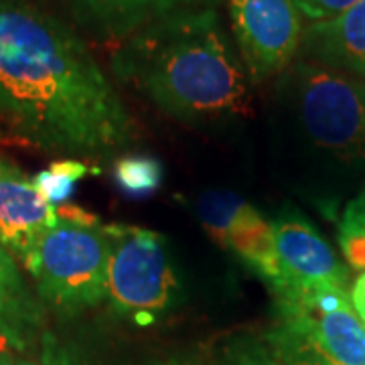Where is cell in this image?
I'll use <instances>...</instances> for the list:
<instances>
[{"label": "cell", "instance_id": "obj_1", "mask_svg": "<svg viewBox=\"0 0 365 365\" xmlns=\"http://www.w3.org/2000/svg\"><path fill=\"white\" fill-rule=\"evenodd\" d=\"M0 116L55 153L110 155L132 138L130 114L86 43L23 0H0Z\"/></svg>", "mask_w": 365, "mask_h": 365}, {"label": "cell", "instance_id": "obj_2", "mask_svg": "<svg viewBox=\"0 0 365 365\" xmlns=\"http://www.w3.org/2000/svg\"><path fill=\"white\" fill-rule=\"evenodd\" d=\"M118 78L165 114L205 124L240 116L250 104L246 67L215 9L160 19L122 41Z\"/></svg>", "mask_w": 365, "mask_h": 365}, {"label": "cell", "instance_id": "obj_3", "mask_svg": "<svg viewBox=\"0 0 365 365\" xmlns=\"http://www.w3.org/2000/svg\"><path fill=\"white\" fill-rule=\"evenodd\" d=\"M274 292L268 345L276 365H365V325L347 288Z\"/></svg>", "mask_w": 365, "mask_h": 365}, {"label": "cell", "instance_id": "obj_4", "mask_svg": "<svg viewBox=\"0 0 365 365\" xmlns=\"http://www.w3.org/2000/svg\"><path fill=\"white\" fill-rule=\"evenodd\" d=\"M57 215V223L31 250L25 268L43 302L76 313L106 300L112 240L108 225L83 209L63 203Z\"/></svg>", "mask_w": 365, "mask_h": 365}, {"label": "cell", "instance_id": "obj_5", "mask_svg": "<svg viewBox=\"0 0 365 365\" xmlns=\"http://www.w3.org/2000/svg\"><path fill=\"white\" fill-rule=\"evenodd\" d=\"M302 130L331 157L365 160V81L299 57L280 76Z\"/></svg>", "mask_w": 365, "mask_h": 365}, {"label": "cell", "instance_id": "obj_6", "mask_svg": "<svg viewBox=\"0 0 365 365\" xmlns=\"http://www.w3.org/2000/svg\"><path fill=\"white\" fill-rule=\"evenodd\" d=\"M112 240L108 264L110 309L140 325L157 321L181 292L163 235L132 225H108Z\"/></svg>", "mask_w": 365, "mask_h": 365}, {"label": "cell", "instance_id": "obj_7", "mask_svg": "<svg viewBox=\"0 0 365 365\" xmlns=\"http://www.w3.org/2000/svg\"><path fill=\"white\" fill-rule=\"evenodd\" d=\"M240 59L258 83L280 78L299 59L307 21L294 0H225Z\"/></svg>", "mask_w": 365, "mask_h": 365}, {"label": "cell", "instance_id": "obj_8", "mask_svg": "<svg viewBox=\"0 0 365 365\" xmlns=\"http://www.w3.org/2000/svg\"><path fill=\"white\" fill-rule=\"evenodd\" d=\"M274 250L272 290L284 288H347L349 274L335 250L313 223L297 211H282L270 222Z\"/></svg>", "mask_w": 365, "mask_h": 365}, {"label": "cell", "instance_id": "obj_9", "mask_svg": "<svg viewBox=\"0 0 365 365\" xmlns=\"http://www.w3.org/2000/svg\"><path fill=\"white\" fill-rule=\"evenodd\" d=\"M195 209L209 235L222 248L234 252L262 280L268 282L272 278V230L258 209L252 207L244 197L217 189L199 197Z\"/></svg>", "mask_w": 365, "mask_h": 365}, {"label": "cell", "instance_id": "obj_10", "mask_svg": "<svg viewBox=\"0 0 365 365\" xmlns=\"http://www.w3.org/2000/svg\"><path fill=\"white\" fill-rule=\"evenodd\" d=\"M59 220L31 177L0 157V244L25 264L45 230Z\"/></svg>", "mask_w": 365, "mask_h": 365}, {"label": "cell", "instance_id": "obj_11", "mask_svg": "<svg viewBox=\"0 0 365 365\" xmlns=\"http://www.w3.org/2000/svg\"><path fill=\"white\" fill-rule=\"evenodd\" d=\"M300 57L365 81V0L304 29Z\"/></svg>", "mask_w": 365, "mask_h": 365}, {"label": "cell", "instance_id": "obj_12", "mask_svg": "<svg viewBox=\"0 0 365 365\" xmlns=\"http://www.w3.org/2000/svg\"><path fill=\"white\" fill-rule=\"evenodd\" d=\"M222 0H79L83 16L108 37L126 39L173 14L215 9Z\"/></svg>", "mask_w": 365, "mask_h": 365}, {"label": "cell", "instance_id": "obj_13", "mask_svg": "<svg viewBox=\"0 0 365 365\" xmlns=\"http://www.w3.org/2000/svg\"><path fill=\"white\" fill-rule=\"evenodd\" d=\"M43 309L26 287L13 254L0 244V337L16 349L39 331Z\"/></svg>", "mask_w": 365, "mask_h": 365}, {"label": "cell", "instance_id": "obj_14", "mask_svg": "<svg viewBox=\"0 0 365 365\" xmlns=\"http://www.w3.org/2000/svg\"><path fill=\"white\" fill-rule=\"evenodd\" d=\"M114 181L124 195L143 199L163 185V165L148 155H126L114 165Z\"/></svg>", "mask_w": 365, "mask_h": 365}, {"label": "cell", "instance_id": "obj_15", "mask_svg": "<svg viewBox=\"0 0 365 365\" xmlns=\"http://www.w3.org/2000/svg\"><path fill=\"white\" fill-rule=\"evenodd\" d=\"M100 169L90 167L81 160L76 158H66V160H55L49 165V169L41 170L33 177L35 187L39 189V193L51 205L59 207L63 205L67 199L71 197L76 185L88 175H98Z\"/></svg>", "mask_w": 365, "mask_h": 365}, {"label": "cell", "instance_id": "obj_16", "mask_svg": "<svg viewBox=\"0 0 365 365\" xmlns=\"http://www.w3.org/2000/svg\"><path fill=\"white\" fill-rule=\"evenodd\" d=\"M339 246L345 260L365 272V187L347 203L339 223Z\"/></svg>", "mask_w": 365, "mask_h": 365}, {"label": "cell", "instance_id": "obj_17", "mask_svg": "<svg viewBox=\"0 0 365 365\" xmlns=\"http://www.w3.org/2000/svg\"><path fill=\"white\" fill-rule=\"evenodd\" d=\"M355 2H359V0H294L307 25L335 19L341 13H345L347 9H351Z\"/></svg>", "mask_w": 365, "mask_h": 365}, {"label": "cell", "instance_id": "obj_18", "mask_svg": "<svg viewBox=\"0 0 365 365\" xmlns=\"http://www.w3.org/2000/svg\"><path fill=\"white\" fill-rule=\"evenodd\" d=\"M351 300H353L355 311H357L359 319H361V323L365 325V272L359 274V278L353 282Z\"/></svg>", "mask_w": 365, "mask_h": 365}, {"label": "cell", "instance_id": "obj_19", "mask_svg": "<svg viewBox=\"0 0 365 365\" xmlns=\"http://www.w3.org/2000/svg\"><path fill=\"white\" fill-rule=\"evenodd\" d=\"M43 365H67V364L63 361V357H59V355H55L53 351H49L47 355H45V361H43Z\"/></svg>", "mask_w": 365, "mask_h": 365}, {"label": "cell", "instance_id": "obj_20", "mask_svg": "<svg viewBox=\"0 0 365 365\" xmlns=\"http://www.w3.org/2000/svg\"><path fill=\"white\" fill-rule=\"evenodd\" d=\"M6 347H9V343H6V341H4V339H2V337H0V351H4Z\"/></svg>", "mask_w": 365, "mask_h": 365}, {"label": "cell", "instance_id": "obj_21", "mask_svg": "<svg viewBox=\"0 0 365 365\" xmlns=\"http://www.w3.org/2000/svg\"><path fill=\"white\" fill-rule=\"evenodd\" d=\"M256 365H276V364H274L272 359H262L260 364H256Z\"/></svg>", "mask_w": 365, "mask_h": 365}, {"label": "cell", "instance_id": "obj_22", "mask_svg": "<svg viewBox=\"0 0 365 365\" xmlns=\"http://www.w3.org/2000/svg\"><path fill=\"white\" fill-rule=\"evenodd\" d=\"M0 365H13V364H9V361H0Z\"/></svg>", "mask_w": 365, "mask_h": 365}]
</instances>
